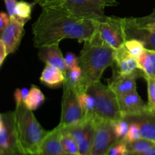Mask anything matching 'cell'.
<instances>
[{"label": "cell", "instance_id": "1", "mask_svg": "<svg viewBox=\"0 0 155 155\" xmlns=\"http://www.w3.org/2000/svg\"><path fill=\"white\" fill-rule=\"evenodd\" d=\"M36 48L59 44L64 39L84 42L97 30V21L78 18L61 7L42 8L32 26Z\"/></svg>", "mask_w": 155, "mask_h": 155}, {"label": "cell", "instance_id": "2", "mask_svg": "<svg viewBox=\"0 0 155 155\" xmlns=\"http://www.w3.org/2000/svg\"><path fill=\"white\" fill-rule=\"evenodd\" d=\"M114 53L115 50L101 39L97 30L91 39L85 41L78 57L85 92L90 85L101 80L106 68L112 66Z\"/></svg>", "mask_w": 155, "mask_h": 155}, {"label": "cell", "instance_id": "3", "mask_svg": "<svg viewBox=\"0 0 155 155\" xmlns=\"http://www.w3.org/2000/svg\"><path fill=\"white\" fill-rule=\"evenodd\" d=\"M14 114V133L17 147L24 153L39 155V148L48 131L40 125L33 110L24 103L16 104Z\"/></svg>", "mask_w": 155, "mask_h": 155}, {"label": "cell", "instance_id": "4", "mask_svg": "<svg viewBox=\"0 0 155 155\" xmlns=\"http://www.w3.org/2000/svg\"><path fill=\"white\" fill-rule=\"evenodd\" d=\"M86 92L95 99V116L111 122L123 120L118 97L109 85L95 82L88 87Z\"/></svg>", "mask_w": 155, "mask_h": 155}, {"label": "cell", "instance_id": "5", "mask_svg": "<svg viewBox=\"0 0 155 155\" xmlns=\"http://www.w3.org/2000/svg\"><path fill=\"white\" fill-rule=\"evenodd\" d=\"M118 5L117 0H64L61 7L78 18L99 21L105 17V8Z\"/></svg>", "mask_w": 155, "mask_h": 155}, {"label": "cell", "instance_id": "6", "mask_svg": "<svg viewBox=\"0 0 155 155\" xmlns=\"http://www.w3.org/2000/svg\"><path fill=\"white\" fill-rule=\"evenodd\" d=\"M93 121L95 132L91 155H105L120 140L114 133L113 122L97 116L93 117Z\"/></svg>", "mask_w": 155, "mask_h": 155}, {"label": "cell", "instance_id": "7", "mask_svg": "<svg viewBox=\"0 0 155 155\" xmlns=\"http://www.w3.org/2000/svg\"><path fill=\"white\" fill-rule=\"evenodd\" d=\"M97 30L101 39L114 50L124 45L127 41L124 18L105 16L102 20L97 21Z\"/></svg>", "mask_w": 155, "mask_h": 155}, {"label": "cell", "instance_id": "8", "mask_svg": "<svg viewBox=\"0 0 155 155\" xmlns=\"http://www.w3.org/2000/svg\"><path fill=\"white\" fill-rule=\"evenodd\" d=\"M83 120V112L78 100V95L71 87L63 84L61 98V115L58 127L64 128Z\"/></svg>", "mask_w": 155, "mask_h": 155}, {"label": "cell", "instance_id": "9", "mask_svg": "<svg viewBox=\"0 0 155 155\" xmlns=\"http://www.w3.org/2000/svg\"><path fill=\"white\" fill-rule=\"evenodd\" d=\"M123 119L129 124H135L142 138L155 142V111L148 109L138 114L126 115Z\"/></svg>", "mask_w": 155, "mask_h": 155}, {"label": "cell", "instance_id": "10", "mask_svg": "<svg viewBox=\"0 0 155 155\" xmlns=\"http://www.w3.org/2000/svg\"><path fill=\"white\" fill-rule=\"evenodd\" d=\"M24 24L15 18H10L7 27L1 32L0 39L5 44L7 54H12L19 47L24 34Z\"/></svg>", "mask_w": 155, "mask_h": 155}, {"label": "cell", "instance_id": "11", "mask_svg": "<svg viewBox=\"0 0 155 155\" xmlns=\"http://www.w3.org/2000/svg\"><path fill=\"white\" fill-rule=\"evenodd\" d=\"M126 39H135L142 42L145 48L155 51V33L146 28L139 27L133 23L131 18H124Z\"/></svg>", "mask_w": 155, "mask_h": 155}, {"label": "cell", "instance_id": "12", "mask_svg": "<svg viewBox=\"0 0 155 155\" xmlns=\"http://www.w3.org/2000/svg\"><path fill=\"white\" fill-rule=\"evenodd\" d=\"M113 65L115 67L114 75H129L139 70L137 60L127 51L125 45L115 50Z\"/></svg>", "mask_w": 155, "mask_h": 155}, {"label": "cell", "instance_id": "13", "mask_svg": "<svg viewBox=\"0 0 155 155\" xmlns=\"http://www.w3.org/2000/svg\"><path fill=\"white\" fill-rule=\"evenodd\" d=\"M143 73L140 69L129 75H114L109 86L119 98L136 91V80L141 77H143Z\"/></svg>", "mask_w": 155, "mask_h": 155}, {"label": "cell", "instance_id": "14", "mask_svg": "<svg viewBox=\"0 0 155 155\" xmlns=\"http://www.w3.org/2000/svg\"><path fill=\"white\" fill-rule=\"evenodd\" d=\"M39 58L45 64H50L60 69L66 76L68 68L65 63L64 57L59 48V44L46 45L39 48Z\"/></svg>", "mask_w": 155, "mask_h": 155}, {"label": "cell", "instance_id": "15", "mask_svg": "<svg viewBox=\"0 0 155 155\" xmlns=\"http://www.w3.org/2000/svg\"><path fill=\"white\" fill-rule=\"evenodd\" d=\"M120 108L123 117L126 115L138 114L150 109L138 94L137 91L132 92L118 98Z\"/></svg>", "mask_w": 155, "mask_h": 155}, {"label": "cell", "instance_id": "16", "mask_svg": "<svg viewBox=\"0 0 155 155\" xmlns=\"http://www.w3.org/2000/svg\"><path fill=\"white\" fill-rule=\"evenodd\" d=\"M39 155H73L64 149L61 142V130L58 127L48 131L41 144Z\"/></svg>", "mask_w": 155, "mask_h": 155}, {"label": "cell", "instance_id": "17", "mask_svg": "<svg viewBox=\"0 0 155 155\" xmlns=\"http://www.w3.org/2000/svg\"><path fill=\"white\" fill-rule=\"evenodd\" d=\"M3 123L0 126V148L3 151L17 146L14 133L13 111L3 114Z\"/></svg>", "mask_w": 155, "mask_h": 155}, {"label": "cell", "instance_id": "18", "mask_svg": "<svg viewBox=\"0 0 155 155\" xmlns=\"http://www.w3.org/2000/svg\"><path fill=\"white\" fill-rule=\"evenodd\" d=\"M40 81L49 88H58L64 84L65 75L60 69L50 64H45L42 74Z\"/></svg>", "mask_w": 155, "mask_h": 155}, {"label": "cell", "instance_id": "19", "mask_svg": "<svg viewBox=\"0 0 155 155\" xmlns=\"http://www.w3.org/2000/svg\"><path fill=\"white\" fill-rule=\"evenodd\" d=\"M137 62L139 69L143 73V77L155 80V51L145 48Z\"/></svg>", "mask_w": 155, "mask_h": 155}, {"label": "cell", "instance_id": "20", "mask_svg": "<svg viewBox=\"0 0 155 155\" xmlns=\"http://www.w3.org/2000/svg\"><path fill=\"white\" fill-rule=\"evenodd\" d=\"M64 84L68 85L72 88L77 95L85 92L83 87V73L80 66L74 67L68 70Z\"/></svg>", "mask_w": 155, "mask_h": 155}, {"label": "cell", "instance_id": "21", "mask_svg": "<svg viewBox=\"0 0 155 155\" xmlns=\"http://www.w3.org/2000/svg\"><path fill=\"white\" fill-rule=\"evenodd\" d=\"M94 132H95V127H94L93 118L86 119L85 134L83 141L79 145L80 155H91L94 139Z\"/></svg>", "mask_w": 155, "mask_h": 155}, {"label": "cell", "instance_id": "22", "mask_svg": "<svg viewBox=\"0 0 155 155\" xmlns=\"http://www.w3.org/2000/svg\"><path fill=\"white\" fill-rule=\"evenodd\" d=\"M78 100L83 112V120L95 117V99L93 97L87 92H83L78 95Z\"/></svg>", "mask_w": 155, "mask_h": 155}, {"label": "cell", "instance_id": "23", "mask_svg": "<svg viewBox=\"0 0 155 155\" xmlns=\"http://www.w3.org/2000/svg\"><path fill=\"white\" fill-rule=\"evenodd\" d=\"M44 101H45L44 94L38 86L33 85L24 103L27 108L31 110H35L39 108L43 104Z\"/></svg>", "mask_w": 155, "mask_h": 155}, {"label": "cell", "instance_id": "24", "mask_svg": "<svg viewBox=\"0 0 155 155\" xmlns=\"http://www.w3.org/2000/svg\"><path fill=\"white\" fill-rule=\"evenodd\" d=\"M34 3L27 2L26 1L17 2L14 11V18H16L20 22L25 24L31 18V13Z\"/></svg>", "mask_w": 155, "mask_h": 155}, {"label": "cell", "instance_id": "25", "mask_svg": "<svg viewBox=\"0 0 155 155\" xmlns=\"http://www.w3.org/2000/svg\"><path fill=\"white\" fill-rule=\"evenodd\" d=\"M154 146H155L154 142L146 139H143V138H140L137 140L127 143L128 155L142 154V153L145 152Z\"/></svg>", "mask_w": 155, "mask_h": 155}, {"label": "cell", "instance_id": "26", "mask_svg": "<svg viewBox=\"0 0 155 155\" xmlns=\"http://www.w3.org/2000/svg\"><path fill=\"white\" fill-rule=\"evenodd\" d=\"M59 128V127H58ZM60 129V128H59ZM61 130V142L62 146L66 152L68 154L73 155H80V150H79L78 145L73 139V138L70 136L66 132Z\"/></svg>", "mask_w": 155, "mask_h": 155}, {"label": "cell", "instance_id": "27", "mask_svg": "<svg viewBox=\"0 0 155 155\" xmlns=\"http://www.w3.org/2000/svg\"><path fill=\"white\" fill-rule=\"evenodd\" d=\"M126 48L127 51L132 54L134 58H136V60L139 58V56L142 54V52L145 50V47L142 45V42H139V40L135 39H128L125 42Z\"/></svg>", "mask_w": 155, "mask_h": 155}, {"label": "cell", "instance_id": "28", "mask_svg": "<svg viewBox=\"0 0 155 155\" xmlns=\"http://www.w3.org/2000/svg\"><path fill=\"white\" fill-rule=\"evenodd\" d=\"M113 127L117 139L119 140H122L128 132L130 124L125 120L123 119L116 122H113Z\"/></svg>", "mask_w": 155, "mask_h": 155}, {"label": "cell", "instance_id": "29", "mask_svg": "<svg viewBox=\"0 0 155 155\" xmlns=\"http://www.w3.org/2000/svg\"><path fill=\"white\" fill-rule=\"evenodd\" d=\"M144 78L146 80L148 84V107L155 111V80L149 77H144Z\"/></svg>", "mask_w": 155, "mask_h": 155}, {"label": "cell", "instance_id": "30", "mask_svg": "<svg viewBox=\"0 0 155 155\" xmlns=\"http://www.w3.org/2000/svg\"><path fill=\"white\" fill-rule=\"evenodd\" d=\"M105 155H128L127 143L124 140L118 141L108 150Z\"/></svg>", "mask_w": 155, "mask_h": 155}, {"label": "cell", "instance_id": "31", "mask_svg": "<svg viewBox=\"0 0 155 155\" xmlns=\"http://www.w3.org/2000/svg\"><path fill=\"white\" fill-rule=\"evenodd\" d=\"M130 124V127H129L128 132H127V133L126 134V136H124V139H122V140H124V142H127V143L133 142V141L137 140V139L142 138L140 132H139V130L137 127V126L135 124Z\"/></svg>", "mask_w": 155, "mask_h": 155}, {"label": "cell", "instance_id": "32", "mask_svg": "<svg viewBox=\"0 0 155 155\" xmlns=\"http://www.w3.org/2000/svg\"><path fill=\"white\" fill-rule=\"evenodd\" d=\"M132 21L139 27H144L150 24H155V8L152 13L145 17L140 18H131Z\"/></svg>", "mask_w": 155, "mask_h": 155}, {"label": "cell", "instance_id": "33", "mask_svg": "<svg viewBox=\"0 0 155 155\" xmlns=\"http://www.w3.org/2000/svg\"><path fill=\"white\" fill-rule=\"evenodd\" d=\"M64 0H33V3L39 5L42 8L61 7Z\"/></svg>", "mask_w": 155, "mask_h": 155}, {"label": "cell", "instance_id": "34", "mask_svg": "<svg viewBox=\"0 0 155 155\" xmlns=\"http://www.w3.org/2000/svg\"><path fill=\"white\" fill-rule=\"evenodd\" d=\"M29 89L27 88H23V89H17L15 90V94H14V97H15V100L16 104H19V103H24L25 99L27 98V95L29 93Z\"/></svg>", "mask_w": 155, "mask_h": 155}, {"label": "cell", "instance_id": "35", "mask_svg": "<svg viewBox=\"0 0 155 155\" xmlns=\"http://www.w3.org/2000/svg\"><path fill=\"white\" fill-rule=\"evenodd\" d=\"M66 66L68 69L74 68V67L79 66V59L74 53L68 52L64 57Z\"/></svg>", "mask_w": 155, "mask_h": 155}, {"label": "cell", "instance_id": "36", "mask_svg": "<svg viewBox=\"0 0 155 155\" xmlns=\"http://www.w3.org/2000/svg\"><path fill=\"white\" fill-rule=\"evenodd\" d=\"M6 10H7L8 15L10 18L14 16V11H15V5H16L17 0H4Z\"/></svg>", "mask_w": 155, "mask_h": 155}, {"label": "cell", "instance_id": "37", "mask_svg": "<svg viewBox=\"0 0 155 155\" xmlns=\"http://www.w3.org/2000/svg\"><path fill=\"white\" fill-rule=\"evenodd\" d=\"M10 21V17L8 13L1 12H0V30L1 32L7 27Z\"/></svg>", "mask_w": 155, "mask_h": 155}, {"label": "cell", "instance_id": "38", "mask_svg": "<svg viewBox=\"0 0 155 155\" xmlns=\"http://www.w3.org/2000/svg\"><path fill=\"white\" fill-rule=\"evenodd\" d=\"M3 155H30L27 154L25 153H24L23 151H21L19 148L17 146H13L11 147L8 149L4 151Z\"/></svg>", "mask_w": 155, "mask_h": 155}, {"label": "cell", "instance_id": "39", "mask_svg": "<svg viewBox=\"0 0 155 155\" xmlns=\"http://www.w3.org/2000/svg\"><path fill=\"white\" fill-rule=\"evenodd\" d=\"M8 55L7 51H6V48L5 44L3 43L2 41L0 39V66L2 64L3 61L5 59L6 56Z\"/></svg>", "mask_w": 155, "mask_h": 155}, {"label": "cell", "instance_id": "40", "mask_svg": "<svg viewBox=\"0 0 155 155\" xmlns=\"http://www.w3.org/2000/svg\"><path fill=\"white\" fill-rule=\"evenodd\" d=\"M136 155H155V146L152 147L151 148H150L149 150H148L145 152L142 153V154H136Z\"/></svg>", "mask_w": 155, "mask_h": 155}, {"label": "cell", "instance_id": "41", "mask_svg": "<svg viewBox=\"0 0 155 155\" xmlns=\"http://www.w3.org/2000/svg\"><path fill=\"white\" fill-rule=\"evenodd\" d=\"M142 28H146V29H148V30H151V31L154 32L155 33V24H148V25H146L145 27H142Z\"/></svg>", "mask_w": 155, "mask_h": 155}, {"label": "cell", "instance_id": "42", "mask_svg": "<svg viewBox=\"0 0 155 155\" xmlns=\"http://www.w3.org/2000/svg\"><path fill=\"white\" fill-rule=\"evenodd\" d=\"M2 123H3V115L0 114V126L2 124Z\"/></svg>", "mask_w": 155, "mask_h": 155}, {"label": "cell", "instance_id": "43", "mask_svg": "<svg viewBox=\"0 0 155 155\" xmlns=\"http://www.w3.org/2000/svg\"><path fill=\"white\" fill-rule=\"evenodd\" d=\"M3 153H4V151H3V150H2L1 148H0V155H3Z\"/></svg>", "mask_w": 155, "mask_h": 155}]
</instances>
